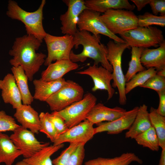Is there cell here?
<instances>
[{"instance_id":"4fadbf2b","label":"cell","mask_w":165,"mask_h":165,"mask_svg":"<svg viewBox=\"0 0 165 165\" xmlns=\"http://www.w3.org/2000/svg\"><path fill=\"white\" fill-rule=\"evenodd\" d=\"M63 1L68 6L65 13L60 16L62 33L74 36L77 31V24L79 16L87 9L83 0H64Z\"/></svg>"},{"instance_id":"83f0119b","label":"cell","mask_w":165,"mask_h":165,"mask_svg":"<svg viewBox=\"0 0 165 165\" xmlns=\"http://www.w3.org/2000/svg\"><path fill=\"white\" fill-rule=\"evenodd\" d=\"M149 115L152 126L157 134L160 147L165 149V116L159 114L156 109L151 107Z\"/></svg>"},{"instance_id":"d590c367","label":"cell","mask_w":165,"mask_h":165,"mask_svg":"<svg viewBox=\"0 0 165 165\" xmlns=\"http://www.w3.org/2000/svg\"><path fill=\"white\" fill-rule=\"evenodd\" d=\"M140 87L151 89L158 93L165 90V77L156 74L150 78Z\"/></svg>"},{"instance_id":"4316f807","label":"cell","mask_w":165,"mask_h":165,"mask_svg":"<svg viewBox=\"0 0 165 165\" xmlns=\"http://www.w3.org/2000/svg\"><path fill=\"white\" fill-rule=\"evenodd\" d=\"M64 146V144L46 147L29 158L23 160L31 165H53L51 156Z\"/></svg>"},{"instance_id":"d6a6232c","label":"cell","mask_w":165,"mask_h":165,"mask_svg":"<svg viewBox=\"0 0 165 165\" xmlns=\"http://www.w3.org/2000/svg\"><path fill=\"white\" fill-rule=\"evenodd\" d=\"M39 117L40 122L39 132L45 134L53 142L58 135L54 126L48 119L46 113L41 112Z\"/></svg>"},{"instance_id":"484cf974","label":"cell","mask_w":165,"mask_h":165,"mask_svg":"<svg viewBox=\"0 0 165 165\" xmlns=\"http://www.w3.org/2000/svg\"><path fill=\"white\" fill-rule=\"evenodd\" d=\"M11 71L20 94L23 104L31 105L34 98L31 94L28 84V78L21 66L12 67Z\"/></svg>"},{"instance_id":"7a4b0ae2","label":"cell","mask_w":165,"mask_h":165,"mask_svg":"<svg viewBox=\"0 0 165 165\" xmlns=\"http://www.w3.org/2000/svg\"><path fill=\"white\" fill-rule=\"evenodd\" d=\"M73 37L75 49L81 45L83 49L79 54H75L72 50L69 57L71 61L75 63L84 62L90 58L94 61V64L98 66L100 63L102 67L112 73V68L107 59V48L101 42L100 35L95 36L88 31L78 29Z\"/></svg>"},{"instance_id":"ee69618b","label":"cell","mask_w":165,"mask_h":165,"mask_svg":"<svg viewBox=\"0 0 165 165\" xmlns=\"http://www.w3.org/2000/svg\"><path fill=\"white\" fill-rule=\"evenodd\" d=\"M15 165H31L23 160L17 162Z\"/></svg>"},{"instance_id":"8fae6325","label":"cell","mask_w":165,"mask_h":165,"mask_svg":"<svg viewBox=\"0 0 165 165\" xmlns=\"http://www.w3.org/2000/svg\"><path fill=\"white\" fill-rule=\"evenodd\" d=\"M13 132L10 138L16 147L22 152L24 158L31 157L50 145L49 142H40L35 137L34 133L21 126Z\"/></svg>"},{"instance_id":"6da1fadb","label":"cell","mask_w":165,"mask_h":165,"mask_svg":"<svg viewBox=\"0 0 165 165\" xmlns=\"http://www.w3.org/2000/svg\"><path fill=\"white\" fill-rule=\"evenodd\" d=\"M42 42L34 36L26 34L16 38L9 54L13 57L9 61L12 67L21 66L28 80H33L34 75L44 64L46 55L37 53Z\"/></svg>"},{"instance_id":"b9f144b4","label":"cell","mask_w":165,"mask_h":165,"mask_svg":"<svg viewBox=\"0 0 165 165\" xmlns=\"http://www.w3.org/2000/svg\"><path fill=\"white\" fill-rule=\"evenodd\" d=\"M158 165H165V149H162L160 158Z\"/></svg>"},{"instance_id":"f1b7e54d","label":"cell","mask_w":165,"mask_h":165,"mask_svg":"<svg viewBox=\"0 0 165 165\" xmlns=\"http://www.w3.org/2000/svg\"><path fill=\"white\" fill-rule=\"evenodd\" d=\"M131 58L129 67L125 75L126 82L129 81L138 73L145 69L141 61V57L143 47L131 46Z\"/></svg>"},{"instance_id":"e575fe53","label":"cell","mask_w":165,"mask_h":165,"mask_svg":"<svg viewBox=\"0 0 165 165\" xmlns=\"http://www.w3.org/2000/svg\"><path fill=\"white\" fill-rule=\"evenodd\" d=\"M20 126L12 116L3 110L0 111V132L13 131Z\"/></svg>"},{"instance_id":"ba28073f","label":"cell","mask_w":165,"mask_h":165,"mask_svg":"<svg viewBox=\"0 0 165 165\" xmlns=\"http://www.w3.org/2000/svg\"><path fill=\"white\" fill-rule=\"evenodd\" d=\"M84 91L79 84L71 80L50 97L45 101L51 110L59 111L82 99Z\"/></svg>"},{"instance_id":"9c48e42d","label":"cell","mask_w":165,"mask_h":165,"mask_svg":"<svg viewBox=\"0 0 165 165\" xmlns=\"http://www.w3.org/2000/svg\"><path fill=\"white\" fill-rule=\"evenodd\" d=\"M73 38V36L68 35L56 36L47 33L44 39L48 52L44 65L48 66L54 61L70 59V53L74 46Z\"/></svg>"},{"instance_id":"60d3db41","label":"cell","mask_w":165,"mask_h":165,"mask_svg":"<svg viewBox=\"0 0 165 165\" xmlns=\"http://www.w3.org/2000/svg\"><path fill=\"white\" fill-rule=\"evenodd\" d=\"M136 6L137 10L140 11L147 5L149 4L151 0H131Z\"/></svg>"},{"instance_id":"603a6c76","label":"cell","mask_w":165,"mask_h":165,"mask_svg":"<svg viewBox=\"0 0 165 165\" xmlns=\"http://www.w3.org/2000/svg\"><path fill=\"white\" fill-rule=\"evenodd\" d=\"M152 126L148 107L145 104H143L139 107L135 119L130 128L125 133V137L134 139L137 136Z\"/></svg>"},{"instance_id":"f546056e","label":"cell","mask_w":165,"mask_h":165,"mask_svg":"<svg viewBox=\"0 0 165 165\" xmlns=\"http://www.w3.org/2000/svg\"><path fill=\"white\" fill-rule=\"evenodd\" d=\"M137 143L153 151H158L160 145L158 137L152 126L148 129L140 134L135 138Z\"/></svg>"},{"instance_id":"5b68a950","label":"cell","mask_w":165,"mask_h":165,"mask_svg":"<svg viewBox=\"0 0 165 165\" xmlns=\"http://www.w3.org/2000/svg\"><path fill=\"white\" fill-rule=\"evenodd\" d=\"M129 46L158 47L164 41L162 31L152 26L137 28L119 35Z\"/></svg>"},{"instance_id":"7bdbcfd3","label":"cell","mask_w":165,"mask_h":165,"mask_svg":"<svg viewBox=\"0 0 165 165\" xmlns=\"http://www.w3.org/2000/svg\"><path fill=\"white\" fill-rule=\"evenodd\" d=\"M156 74L159 76L165 77V68L157 71Z\"/></svg>"},{"instance_id":"4dcf8cb0","label":"cell","mask_w":165,"mask_h":165,"mask_svg":"<svg viewBox=\"0 0 165 165\" xmlns=\"http://www.w3.org/2000/svg\"><path fill=\"white\" fill-rule=\"evenodd\" d=\"M157 71L154 68H150L137 73L128 82H126L125 92L127 94L134 88L140 87L150 78L156 74Z\"/></svg>"},{"instance_id":"9a60e30c","label":"cell","mask_w":165,"mask_h":165,"mask_svg":"<svg viewBox=\"0 0 165 165\" xmlns=\"http://www.w3.org/2000/svg\"><path fill=\"white\" fill-rule=\"evenodd\" d=\"M138 108L139 107H135L115 120L97 124V127L94 128V134L104 132L109 134H116L124 130H128L135 119Z\"/></svg>"},{"instance_id":"7402d4cb","label":"cell","mask_w":165,"mask_h":165,"mask_svg":"<svg viewBox=\"0 0 165 165\" xmlns=\"http://www.w3.org/2000/svg\"><path fill=\"white\" fill-rule=\"evenodd\" d=\"M85 4L88 9L103 13L111 9H125L132 11L135 6L127 0H86Z\"/></svg>"},{"instance_id":"ffe728a7","label":"cell","mask_w":165,"mask_h":165,"mask_svg":"<svg viewBox=\"0 0 165 165\" xmlns=\"http://www.w3.org/2000/svg\"><path fill=\"white\" fill-rule=\"evenodd\" d=\"M141 61L147 69L154 68L158 71L165 68V41L156 49L144 48Z\"/></svg>"},{"instance_id":"e0dca14e","label":"cell","mask_w":165,"mask_h":165,"mask_svg":"<svg viewBox=\"0 0 165 165\" xmlns=\"http://www.w3.org/2000/svg\"><path fill=\"white\" fill-rule=\"evenodd\" d=\"M14 116L21 126L34 134H38L40 127L39 115L31 105L22 104L16 109Z\"/></svg>"},{"instance_id":"74e56055","label":"cell","mask_w":165,"mask_h":165,"mask_svg":"<svg viewBox=\"0 0 165 165\" xmlns=\"http://www.w3.org/2000/svg\"><path fill=\"white\" fill-rule=\"evenodd\" d=\"M85 144L81 143L72 155L67 165H82L85 156Z\"/></svg>"},{"instance_id":"ab89813d","label":"cell","mask_w":165,"mask_h":165,"mask_svg":"<svg viewBox=\"0 0 165 165\" xmlns=\"http://www.w3.org/2000/svg\"><path fill=\"white\" fill-rule=\"evenodd\" d=\"M157 93L159 97V103L157 111L160 115L165 116V90Z\"/></svg>"},{"instance_id":"d6986e66","label":"cell","mask_w":165,"mask_h":165,"mask_svg":"<svg viewBox=\"0 0 165 165\" xmlns=\"http://www.w3.org/2000/svg\"><path fill=\"white\" fill-rule=\"evenodd\" d=\"M43 71L41 79L46 81L57 80L63 78L66 74L77 69L78 64L70 59H62L52 63Z\"/></svg>"},{"instance_id":"3957f363","label":"cell","mask_w":165,"mask_h":165,"mask_svg":"<svg viewBox=\"0 0 165 165\" xmlns=\"http://www.w3.org/2000/svg\"><path fill=\"white\" fill-rule=\"evenodd\" d=\"M46 3L42 0L38 9L33 12L25 11L13 0L9 1L7 16L12 19L21 21L24 25L27 34L31 35L42 42L47 33L43 25V9Z\"/></svg>"},{"instance_id":"cb8c5ba5","label":"cell","mask_w":165,"mask_h":165,"mask_svg":"<svg viewBox=\"0 0 165 165\" xmlns=\"http://www.w3.org/2000/svg\"><path fill=\"white\" fill-rule=\"evenodd\" d=\"M22 153L15 146L10 137L0 132V163L12 165Z\"/></svg>"},{"instance_id":"d4e9b609","label":"cell","mask_w":165,"mask_h":165,"mask_svg":"<svg viewBox=\"0 0 165 165\" xmlns=\"http://www.w3.org/2000/svg\"><path fill=\"white\" fill-rule=\"evenodd\" d=\"M133 162L142 164V161L134 153L127 152L113 158L98 157L86 162L84 165H129Z\"/></svg>"},{"instance_id":"7c38bea8","label":"cell","mask_w":165,"mask_h":165,"mask_svg":"<svg viewBox=\"0 0 165 165\" xmlns=\"http://www.w3.org/2000/svg\"><path fill=\"white\" fill-rule=\"evenodd\" d=\"M94 125L86 119L58 135L53 142V145H57L65 142H79L85 145L95 135Z\"/></svg>"},{"instance_id":"277c9868","label":"cell","mask_w":165,"mask_h":165,"mask_svg":"<svg viewBox=\"0 0 165 165\" xmlns=\"http://www.w3.org/2000/svg\"><path fill=\"white\" fill-rule=\"evenodd\" d=\"M107 59L112 66L113 72V88L117 87L119 93V102L121 105H125L127 98L125 92L126 83L125 75L122 67V57L124 50L129 46L126 43L110 40L107 43Z\"/></svg>"},{"instance_id":"52a82bcc","label":"cell","mask_w":165,"mask_h":165,"mask_svg":"<svg viewBox=\"0 0 165 165\" xmlns=\"http://www.w3.org/2000/svg\"><path fill=\"white\" fill-rule=\"evenodd\" d=\"M100 17L107 28L115 35L138 26L137 16L132 11L109 9L101 15Z\"/></svg>"},{"instance_id":"44dd1931","label":"cell","mask_w":165,"mask_h":165,"mask_svg":"<svg viewBox=\"0 0 165 165\" xmlns=\"http://www.w3.org/2000/svg\"><path fill=\"white\" fill-rule=\"evenodd\" d=\"M66 83L63 78L57 80L44 81L41 78L33 80L35 87L34 99L45 101L63 87Z\"/></svg>"},{"instance_id":"ac0fdd59","label":"cell","mask_w":165,"mask_h":165,"mask_svg":"<svg viewBox=\"0 0 165 165\" xmlns=\"http://www.w3.org/2000/svg\"><path fill=\"white\" fill-rule=\"evenodd\" d=\"M0 89L5 103L10 104L15 109L22 104L21 95L13 74L8 73L0 79Z\"/></svg>"},{"instance_id":"1f68e13d","label":"cell","mask_w":165,"mask_h":165,"mask_svg":"<svg viewBox=\"0 0 165 165\" xmlns=\"http://www.w3.org/2000/svg\"><path fill=\"white\" fill-rule=\"evenodd\" d=\"M138 26L147 27L156 25L161 27L165 26V16H157L148 12L137 16Z\"/></svg>"},{"instance_id":"5bb4252c","label":"cell","mask_w":165,"mask_h":165,"mask_svg":"<svg viewBox=\"0 0 165 165\" xmlns=\"http://www.w3.org/2000/svg\"><path fill=\"white\" fill-rule=\"evenodd\" d=\"M76 73L89 76L93 80L94 86L92 89L93 92L98 90H106L108 94L107 100H110L115 93V90L111 83L113 80L112 73L102 66L94 64L83 71Z\"/></svg>"},{"instance_id":"f35d334b","label":"cell","mask_w":165,"mask_h":165,"mask_svg":"<svg viewBox=\"0 0 165 165\" xmlns=\"http://www.w3.org/2000/svg\"><path fill=\"white\" fill-rule=\"evenodd\" d=\"M149 4L153 14L157 16L160 13L161 16H165V0H151Z\"/></svg>"},{"instance_id":"836d02e7","label":"cell","mask_w":165,"mask_h":165,"mask_svg":"<svg viewBox=\"0 0 165 165\" xmlns=\"http://www.w3.org/2000/svg\"><path fill=\"white\" fill-rule=\"evenodd\" d=\"M81 143H70L69 146L62 151L60 156L52 161L53 165H67L72 155Z\"/></svg>"},{"instance_id":"30bf717a","label":"cell","mask_w":165,"mask_h":165,"mask_svg":"<svg viewBox=\"0 0 165 165\" xmlns=\"http://www.w3.org/2000/svg\"><path fill=\"white\" fill-rule=\"evenodd\" d=\"M101 13L89 9L84 10L79 16L77 26L80 31H85L97 36L101 34L117 42L126 43L121 38L112 33L101 18Z\"/></svg>"},{"instance_id":"8992f818","label":"cell","mask_w":165,"mask_h":165,"mask_svg":"<svg viewBox=\"0 0 165 165\" xmlns=\"http://www.w3.org/2000/svg\"><path fill=\"white\" fill-rule=\"evenodd\" d=\"M97 101L96 97L88 92L84 95L81 100L62 110L52 113L61 117L67 127L70 128L86 119L88 114L96 104Z\"/></svg>"},{"instance_id":"8d00e7d4","label":"cell","mask_w":165,"mask_h":165,"mask_svg":"<svg viewBox=\"0 0 165 165\" xmlns=\"http://www.w3.org/2000/svg\"><path fill=\"white\" fill-rule=\"evenodd\" d=\"M46 113L49 120L54 126L58 135L66 132L69 129L64 119L60 116L53 113Z\"/></svg>"},{"instance_id":"2e32d148","label":"cell","mask_w":165,"mask_h":165,"mask_svg":"<svg viewBox=\"0 0 165 165\" xmlns=\"http://www.w3.org/2000/svg\"><path fill=\"white\" fill-rule=\"evenodd\" d=\"M127 111L121 107L116 106L110 108L101 103H98L92 108L86 119L94 124L115 120L123 116Z\"/></svg>"}]
</instances>
